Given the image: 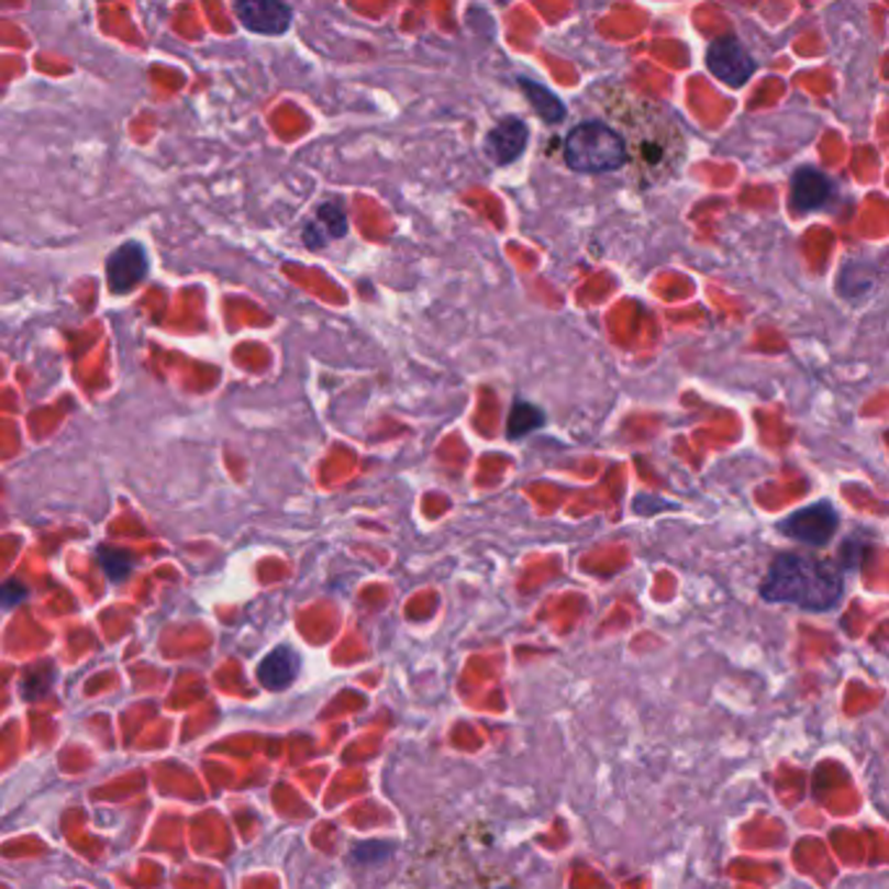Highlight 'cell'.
<instances>
[{"mask_svg":"<svg viewBox=\"0 0 889 889\" xmlns=\"http://www.w3.org/2000/svg\"><path fill=\"white\" fill-rule=\"evenodd\" d=\"M832 196H835V186L816 167H801L790 180V201L798 212H816V209L830 204Z\"/></svg>","mask_w":889,"mask_h":889,"instance_id":"9c48e42d","label":"cell"},{"mask_svg":"<svg viewBox=\"0 0 889 889\" xmlns=\"http://www.w3.org/2000/svg\"><path fill=\"white\" fill-rule=\"evenodd\" d=\"M767 603H786L803 611H832L843 600V571L807 553L777 556L762 582Z\"/></svg>","mask_w":889,"mask_h":889,"instance_id":"7a4b0ae2","label":"cell"},{"mask_svg":"<svg viewBox=\"0 0 889 889\" xmlns=\"http://www.w3.org/2000/svg\"><path fill=\"white\" fill-rule=\"evenodd\" d=\"M545 423V412L541 408L530 402H514V408L509 412V423H507V436L511 441H520L532 433L535 429H541Z\"/></svg>","mask_w":889,"mask_h":889,"instance_id":"4fadbf2b","label":"cell"},{"mask_svg":"<svg viewBox=\"0 0 889 889\" xmlns=\"http://www.w3.org/2000/svg\"><path fill=\"white\" fill-rule=\"evenodd\" d=\"M520 89L522 95L527 97L532 108H535V113L543 118L545 123H562L566 118V108L564 102L558 100L556 92H551L548 87H543L541 81H532V79H520Z\"/></svg>","mask_w":889,"mask_h":889,"instance_id":"7c38bea8","label":"cell"},{"mask_svg":"<svg viewBox=\"0 0 889 889\" xmlns=\"http://www.w3.org/2000/svg\"><path fill=\"white\" fill-rule=\"evenodd\" d=\"M146 271H149V258H146L142 243L133 241L118 246L110 254L108 264H104V279H108L110 292H115V296L133 290L146 277Z\"/></svg>","mask_w":889,"mask_h":889,"instance_id":"8992f818","label":"cell"},{"mask_svg":"<svg viewBox=\"0 0 889 889\" xmlns=\"http://www.w3.org/2000/svg\"><path fill=\"white\" fill-rule=\"evenodd\" d=\"M564 159L577 173H615L629 163L621 133L600 121H585L569 131Z\"/></svg>","mask_w":889,"mask_h":889,"instance_id":"3957f363","label":"cell"},{"mask_svg":"<svg viewBox=\"0 0 889 889\" xmlns=\"http://www.w3.org/2000/svg\"><path fill=\"white\" fill-rule=\"evenodd\" d=\"M24 598H26V587H21L16 582H9V585L0 587V605L3 608L19 605Z\"/></svg>","mask_w":889,"mask_h":889,"instance_id":"9a60e30c","label":"cell"},{"mask_svg":"<svg viewBox=\"0 0 889 889\" xmlns=\"http://www.w3.org/2000/svg\"><path fill=\"white\" fill-rule=\"evenodd\" d=\"M840 527V514L830 501H816L807 509H798L796 514L786 516L780 522L782 535L790 541L807 543L811 548H822L827 545Z\"/></svg>","mask_w":889,"mask_h":889,"instance_id":"277c9868","label":"cell"},{"mask_svg":"<svg viewBox=\"0 0 889 889\" xmlns=\"http://www.w3.org/2000/svg\"><path fill=\"white\" fill-rule=\"evenodd\" d=\"M707 68L727 87H744L757 74V60L736 37H718L707 47Z\"/></svg>","mask_w":889,"mask_h":889,"instance_id":"5b68a950","label":"cell"},{"mask_svg":"<svg viewBox=\"0 0 889 889\" xmlns=\"http://www.w3.org/2000/svg\"><path fill=\"white\" fill-rule=\"evenodd\" d=\"M237 21L256 34H285L290 30L292 9L277 0H237L233 5Z\"/></svg>","mask_w":889,"mask_h":889,"instance_id":"52a82bcc","label":"cell"},{"mask_svg":"<svg viewBox=\"0 0 889 889\" xmlns=\"http://www.w3.org/2000/svg\"><path fill=\"white\" fill-rule=\"evenodd\" d=\"M347 235V214L337 201H326L316 209L313 220L305 222L303 243L308 248H324L337 237Z\"/></svg>","mask_w":889,"mask_h":889,"instance_id":"30bf717a","label":"cell"},{"mask_svg":"<svg viewBox=\"0 0 889 889\" xmlns=\"http://www.w3.org/2000/svg\"><path fill=\"white\" fill-rule=\"evenodd\" d=\"M100 562L113 582H121V579L129 577V571H131L129 553L115 551V548H100Z\"/></svg>","mask_w":889,"mask_h":889,"instance_id":"5bb4252c","label":"cell"},{"mask_svg":"<svg viewBox=\"0 0 889 889\" xmlns=\"http://www.w3.org/2000/svg\"><path fill=\"white\" fill-rule=\"evenodd\" d=\"M608 113L619 123L632 178L640 186H657L674 178L684 163V133L660 104L644 97H621L608 104Z\"/></svg>","mask_w":889,"mask_h":889,"instance_id":"6da1fadb","label":"cell"},{"mask_svg":"<svg viewBox=\"0 0 889 889\" xmlns=\"http://www.w3.org/2000/svg\"><path fill=\"white\" fill-rule=\"evenodd\" d=\"M298 670H300V655L296 649L277 647L264 657L256 674L264 689L285 691L287 686H292V681H296Z\"/></svg>","mask_w":889,"mask_h":889,"instance_id":"8fae6325","label":"cell"},{"mask_svg":"<svg viewBox=\"0 0 889 889\" xmlns=\"http://www.w3.org/2000/svg\"><path fill=\"white\" fill-rule=\"evenodd\" d=\"M530 142V131L520 118H503L499 125H493L486 136V154L496 165H511L522 157L524 146Z\"/></svg>","mask_w":889,"mask_h":889,"instance_id":"ba28073f","label":"cell"}]
</instances>
